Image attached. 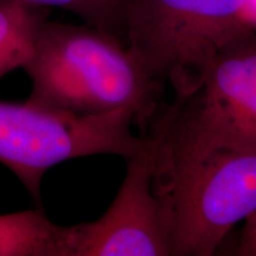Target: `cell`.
<instances>
[{
  "instance_id": "5b68a950",
  "label": "cell",
  "mask_w": 256,
  "mask_h": 256,
  "mask_svg": "<svg viewBox=\"0 0 256 256\" xmlns=\"http://www.w3.org/2000/svg\"><path fill=\"white\" fill-rule=\"evenodd\" d=\"M168 145L256 147V31L246 25L218 50L194 92L150 128Z\"/></svg>"
},
{
  "instance_id": "8992f818",
  "label": "cell",
  "mask_w": 256,
  "mask_h": 256,
  "mask_svg": "<svg viewBox=\"0 0 256 256\" xmlns=\"http://www.w3.org/2000/svg\"><path fill=\"white\" fill-rule=\"evenodd\" d=\"M120 190L100 218L68 226L69 256H172L171 222L156 188L154 142L126 158Z\"/></svg>"
},
{
  "instance_id": "277c9868",
  "label": "cell",
  "mask_w": 256,
  "mask_h": 256,
  "mask_svg": "<svg viewBox=\"0 0 256 256\" xmlns=\"http://www.w3.org/2000/svg\"><path fill=\"white\" fill-rule=\"evenodd\" d=\"M134 124L132 112L124 110L78 115L30 98L0 101V162L40 202L42 179L54 166L98 154L126 159L139 151L146 136H134Z\"/></svg>"
},
{
  "instance_id": "3957f363",
  "label": "cell",
  "mask_w": 256,
  "mask_h": 256,
  "mask_svg": "<svg viewBox=\"0 0 256 256\" xmlns=\"http://www.w3.org/2000/svg\"><path fill=\"white\" fill-rule=\"evenodd\" d=\"M247 0H126L127 48L174 98L198 87L211 60L248 24Z\"/></svg>"
},
{
  "instance_id": "9c48e42d",
  "label": "cell",
  "mask_w": 256,
  "mask_h": 256,
  "mask_svg": "<svg viewBox=\"0 0 256 256\" xmlns=\"http://www.w3.org/2000/svg\"><path fill=\"white\" fill-rule=\"evenodd\" d=\"M17 2L37 8H60L78 16L86 24L120 37L124 34L126 0H0Z\"/></svg>"
},
{
  "instance_id": "30bf717a",
  "label": "cell",
  "mask_w": 256,
  "mask_h": 256,
  "mask_svg": "<svg viewBox=\"0 0 256 256\" xmlns=\"http://www.w3.org/2000/svg\"><path fill=\"white\" fill-rule=\"evenodd\" d=\"M244 220L236 255L256 256V211Z\"/></svg>"
},
{
  "instance_id": "6da1fadb",
  "label": "cell",
  "mask_w": 256,
  "mask_h": 256,
  "mask_svg": "<svg viewBox=\"0 0 256 256\" xmlns=\"http://www.w3.org/2000/svg\"><path fill=\"white\" fill-rule=\"evenodd\" d=\"M30 100L78 115L130 110L147 134L160 113V92L120 37L90 25L46 19L24 66Z\"/></svg>"
},
{
  "instance_id": "ba28073f",
  "label": "cell",
  "mask_w": 256,
  "mask_h": 256,
  "mask_svg": "<svg viewBox=\"0 0 256 256\" xmlns=\"http://www.w3.org/2000/svg\"><path fill=\"white\" fill-rule=\"evenodd\" d=\"M46 19L44 8L17 2H0V81L30 62Z\"/></svg>"
},
{
  "instance_id": "7a4b0ae2",
  "label": "cell",
  "mask_w": 256,
  "mask_h": 256,
  "mask_svg": "<svg viewBox=\"0 0 256 256\" xmlns=\"http://www.w3.org/2000/svg\"><path fill=\"white\" fill-rule=\"evenodd\" d=\"M156 188L171 222L172 256H211L256 211V147L168 145L156 134Z\"/></svg>"
},
{
  "instance_id": "52a82bcc",
  "label": "cell",
  "mask_w": 256,
  "mask_h": 256,
  "mask_svg": "<svg viewBox=\"0 0 256 256\" xmlns=\"http://www.w3.org/2000/svg\"><path fill=\"white\" fill-rule=\"evenodd\" d=\"M0 256H69L68 226L42 210L0 215Z\"/></svg>"
}]
</instances>
